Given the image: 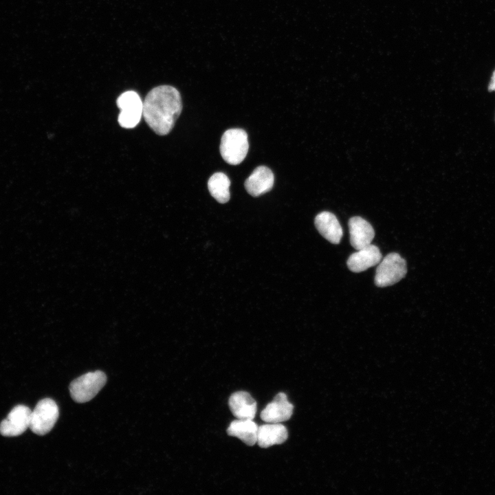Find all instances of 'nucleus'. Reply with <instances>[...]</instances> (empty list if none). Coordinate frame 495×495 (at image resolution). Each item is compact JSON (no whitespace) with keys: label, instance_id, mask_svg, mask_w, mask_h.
<instances>
[{"label":"nucleus","instance_id":"1","mask_svg":"<svg viewBox=\"0 0 495 495\" xmlns=\"http://www.w3.org/2000/svg\"><path fill=\"white\" fill-rule=\"evenodd\" d=\"M182 109L179 91L170 85L152 89L143 101L142 116L148 126L157 135L170 132Z\"/></svg>","mask_w":495,"mask_h":495},{"label":"nucleus","instance_id":"2","mask_svg":"<svg viewBox=\"0 0 495 495\" xmlns=\"http://www.w3.org/2000/svg\"><path fill=\"white\" fill-rule=\"evenodd\" d=\"M249 148L247 133L242 129H230L221 139L219 151L223 160L231 165H237L245 158Z\"/></svg>","mask_w":495,"mask_h":495},{"label":"nucleus","instance_id":"3","mask_svg":"<svg viewBox=\"0 0 495 495\" xmlns=\"http://www.w3.org/2000/svg\"><path fill=\"white\" fill-rule=\"evenodd\" d=\"M106 382L107 376L101 371L87 373L71 382V397L78 403L89 402L98 394Z\"/></svg>","mask_w":495,"mask_h":495},{"label":"nucleus","instance_id":"4","mask_svg":"<svg viewBox=\"0 0 495 495\" xmlns=\"http://www.w3.org/2000/svg\"><path fill=\"white\" fill-rule=\"evenodd\" d=\"M406 273V261L397 253H390L379 263L375 284L380 287L394 285L402 280Z\"/></svg>","mask_w":495,"mask_h":495},{"label":"nucleus","instance_id":"5","mask_svg":"<svg viewBox=\"0 0 495 495\" xmlns=\"http://www.w3.org/2000/svg\"><path fill=\"white\" fill-rule=\"evenodd\" d=\"M58 416L56 403L50 398L43 399L31 412L29 428L36 434L45 435L53 428Z\"/></svg>","mask_w":495,"mask_h":495},{"label":"nucleus","instance_id":"6","mask_svg":"<svg viewBox=\"0 0 495 495\" xmlns=\"http://www.w3.org/2000/svg\"><path fill=\"white\" fill-rule=\"evenodd\" d=\"M120 109L118 122L122 127L131 129L138 125L142 116L143 102L134 91L122 93L117 99Z\"/></svg>","mask_w":495,"mask_h":495},{"label":"nucleus","instance_id":"7","mask_svg":"<svg viewBox=\"0 0 495 495\" xmlns=\"http://www.w3.org/2000/svg\"><path fill=\"white\" fill-rule=\"evenodd\" d=\"M31 410L25 405L14 406L0 424V433L4 437H16L30 426Z\"/></svg>","mask_w":495,"mask_h":495},{"label":"nucleus","instance_id":"8","mask_svg":"<svg viewBox=\"0 0 495 495\" xmlns=\"http://www.w3.org/2000/svg\"><path fill=\"white\" fill-rule=\"evenodd\" d=\"M294 406L289 402L287 395L278 393L261 412V418L266 423H281L292 415Z\"/></svg>","mask_w":495,"mask_h":495},{"label":"nucleus","instance_id":"9","mask_svg":"<svg viewBox=\"0 0 495 495\" xmlns=\"http://www.w3.org/2000/svg\"><path fill=\"white\" fill-rule=\"evenodd\" d=\"M274 183V176L272 171L265 166H259L246 179L244 185L250 195L258 197L269 192Z\"/></svg>","mask_w":495,"mask_h":495},{"label":"nucleus","instance_id":"10","mask_svg":"<svg viewBox=\"0 0 495 495\" xmlns=\"http://www.w3.org/2000/svg\"><path fill=\"white\" fill-rule=\"evenodd\" d=\"M382 254L379 248L370 244L353 253L347 260V266L353 272H361L373 267L382 260Z\"/></svg>","mask_w":495,"mask_h":495},{"label":"nucleus","instance_id":"11","mask_svg":"<svg viewBox=\"0 0 495 495\" xmlns=\"http://www.w3.org/2000/svg\"><path fill=\"white\" fill-rule=\"evenodd\" d=\"M351 245L357 250L370 244L374 239L372 226L360 217H353L349 221Z\"/></svg>","mask_w":495,"mask_h":495},{"label":"nucleus","instance_id":"12","mask_svg":"<svg viewBox=\"0 0 495 495\" xmlns=\"http://www.w3.org/2000/svg\"><path fill=\"white\" fill-rule=\"evenodd\" d=\"M233 415L239 419H253L256 412V402L250 393L237 391L232 393L228 400Z\"/></svg>","mask_w":495,"mask_h":495},{"label":"nucleus","instance_id":"13","mask_svg":"<svg viewBox=\"0 0 495 495\" xmlns=\"http://www.w3.org/2000/svg\"><path fill=\"white\" fill-rule=\"evenodd\" d=\"M314 223L318 231L327 241L333 244L340 243L342 236V229L333 213L327 211L320 212L316 215Z\"/></svg>","mask_w":495,"mask_h":495},{"label":"nucleus","instance_id":"14","mask_svg":"<svg viewBox=\"0 0 495 495\" xmlns=\"http://www.w3.org/2000/svg\"><path fill=\"white\" fill-rule=\"evenodd\" d=\"M288 437L286 427L280 423H267L258 426L257 443L263 448L284 443Z\"/></svg>","mask_w":495,"mask_h":495},{"label":"nucleus","instance_id":"15","mask_svg":"<svg viewBox=\"0 0 495 495\" xmlns=\"http://www.w3.org/2000/svg\"><path fill=\"white\" fill-rule=\"evenodd\" d=\"M258 429L253 419H237L230 423L226 432L229 436L237 437L246 445L252 446L257 442Z\"/></svg>","mask_w":495,"mask_h":495},{"label":"nucleus","instance_id":"16","mask_svg":"<svg viewBox=\"0 0 495 495\" xmlns=\"http://www.w3.org/2000/svg\"><path fill=\"white\" fill-rule=\"evenodd\" d=\"M230 180L223 173H214L208 179V188L210 195L219 203L225 204L230 198Z\"/></svg>","mask_w":495,"mask_h":495},{"label":"nucleus","instance_id":"17","mask_svg":"<svg viewBox=\"0 0 495 495\" xmlns=\"http://www.w3.org/2000/svg\"><path fill=\"white\" fill-rule=\"evenodd\" d=\"M488 91H495V70L494 71L491 80L490 82L489 86H488Z\"/></svg>","mask_w":495,"mask_h":495}]
</instances>
